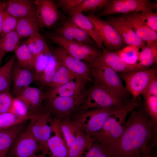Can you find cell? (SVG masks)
<instances>
[{"mask_svg":"<svg viewBox=\"0 0 157 157\" xmlns=\"http://www.w3.org/2000/svg\"><path fill=\"white\" fill-rule=\"evenodd\" d=\"M58 123L68 150L76 138L80 124L68 119L58 120Z\"/></svg>","mask_w":157,"mask_h":157,"instance_id":"83f0119b","label":"cell"},{"mask_svg":"<svg viewBox=\"0 0 157 157\" xmlns=\"http://www.w3.org/2000/svg\"><path fill=\"white\" fill-rule=\"evenodd\" d=\"M36 16L42 27H50L61 17L60 13L53 2L50 0H35Z\"/></svg>","mask_w":157,"mask_h":157,"instance_id":"5bb4252c","label":"cell"},{"mask_svg":"<svg viewBox=\"0 0 157 157\" xmlns=\"http://www.w3.org/2000/svg\"><path fill=\"white\" fill-rule=\"evenodd\" d=\"M45 155L41 153L40 154L35 155L31 157H45Z\"/></svg>","mask_w":157,"mask_h":157,"instance_id":"f907efd6","label":"cell"},{"mask_svg":"<svg viewBox=\"0 0 157 157\" xmlns=\"http://www.w3.org/2000/svg\"><path fill=\"white\" fill-rule=\"evenodd\" d=\"M140 49L135 46L129 45L115 51L126 64L135 65L138 63Z\"/></svg>","mask_w":157,"mask_h":157,"instance_id":"836d02e7","label":"cell"},{"mask_svg":"<svg viewBox=\"0 0 157 157\" xmlns=\"http://www.w3.org/2000/svg\"><path fill=\"white\" fill-rule=\"evenodd\" d=\"M52 118L49 113L44 108L40 111L39 115L30 120L28 125L32 135L41 147L45 155L49 154L47 142L51 137L52 129L49 123Z\"/></svg>","mask_w":157,"mask_h":157,"instance_id":"30bf717a","label":"cell"},{"mask_svg":"<svg viewBox=\"0 0 157 157\" xmlns=\"http://www.w3.org/2000/svg\"><path fill=\"white\" fill-rule=\"evenodd\" d=\"M18 97L28 105L30 112L37 113L41 107L43 101L45 100V93L34 87H29L23 91Z\"/></svg>","mask_w":157,"mask_h":157,"instance_id":"484cf974","label":"cell"},{"mask_svg":"<svg viewBox=\"0 0 157 157\" xmlns=\"http://www.w3.org/2000/svg\"><path fill=\"white\" fill-rule=\"evenodd\" d=\"M4 3L5 11L17 19L36 14L34 1L10 0Z\"/></svg>","mask_w":157,"mask_h":157,"instance_id":"7402d4cb","label":"cell"},{"mask_svg":"<svg viewBox=\"0 0 157 157\" xmlns=\"http://www.w3.org/2000/svg\"><path fill=\"white\" fill-rule=\"evenodd\" d=\"M86 91L69 97H58L46 100L44 108L51 117L58 120L68 119L80 124L87 110L85 104Z\"/></svg>","mask_w":157,"mask_h":157,"instance_id":"7a4b0ae2","label":"cell"},{"mask_svg":"<svg viewBox=\"0 0 157 157\" xmlns=\"http://www.w3.org/2000/svg\"><path fill=\"white\" fill-rule=\"evenodd\" d=\"M157 8V3L149 0H112L98 17L117 14H124L151 11Z\"/></svg>","mask_w":157,"mask_h":157,"instance_id":"9c48e42d","label":"cell"},{"mask_svg":"<svg viewBox=\"0 0 157 157\" xmlns=\"http://www.w3.org/2000/svg\"><path fill=\"white\" fill-rule=\"evenodd\" d=\"M70 18L74 23L88 35L96 43L97 46L102 49L103 40L97 29L92 22L82 13L69 11Z\"/></svg>","mask_w":157,"mask_h":157,"instance_id":"603a6c76","label":"cell"},{"mask_svg":"<svg viewBox=\"0 0 157 157\" xmlns=\"http://www.w3.org/2000/svg\"><path fill=\"white\" fill-rule=\"evenodd\" d=\"M38 114L29 117L17 116L10 112L0 114V130L8 129L35 118Z\"/></svg>","mask_w":157,"mask_h":157,"instance_id":"8d00e7d4","label":"cell"},{"mask_svg":"<svg viewBox=\"0 0 157 157\" xmlns=\"http://www.w3.org/2000/svg\"><path fill=\"white\" fill-rule=\"evenodd\" d=\"M25 43L35 57L40 54L51 53L50 48L39 32L29 37Z\"/></svg>","mask_w":157,"mask_h":157,"instance_id":"f546056e","label":"cell"},{"mask_svg":"<svg viewBox=\"0 0 157 157\" xmlns=\"http://www.w3.org/2000/svg\"><path fill=\"white\" fill-rule=\"evenodd\" d=\"M112 1L110 0H83L78 5L69 11L82 13L83 12L105 8Z\"/></svg>","mask_w":157,"mask_h":157,"instance_id":"74e56055","label":"cell"},{"mask_svg":"<svg viewBox=\"0 0 157 157\" xmlns=\"http://www.w3.org/2000/svg\"><path fill=\"white\" fill-rule=\"evenodd\" d=\"M152 148L151 147H147L144 149L141 152L142 157H157Z\"/></svg>","mask_w":157,"mask_h":157,"instance_id":"c3c4849f","label":"cell"},{"mask_svg":"<svg viewBox=\"0 0 157 157\" xmlns=\"http://www.w3.org/2000/svg\"><path fill=\"white\" fill-rule=\"evenodd\" d=\"M58 62L57 68L49 86L51 88H58L69 81L79 77L66 67Z\"/></svg>","mask_w":157,"mask_h":157,"instance_id":"4dcf8cb0","label":"cell"},{"mask_svg":"<svg viewBox=\"0 0 157 157\" xmlns=\"http://www.w3.org/2000/svg\"><path fill=\"white\" fill-rule=\"evenodd\" d=\"M49 123L54 135L47 142L49 155L50 157H66L68 150L59 125L58 119L52 117Z\"/></svg>","mask_w":157,"mask_h":157,"instance_id":"d6986e66","label":"cell"},{"mask_svg":"<svg viewBox=\"0 0 157 157\" xmlns=\"http://www.w3.org/2000/svg\"><path fill=\"white\" fill-rule=\"evenodd\" d=\"M122 17L144 41H157V33L148 27L137 15L136 13L124 14Z\"/></svg>","mask_w":157,"mask_h":157,"instance_id":"44dd1931","label":"cell"},{"mask_svg":"<svg viewBox=\"0 0 157 157\" xmlns=\"http://www.w3.org/2000/svg\"><path fill=\"white\" fill-rule=\"evenodd\" d=\"M9 152L14 157H31L42 150L27 126L16 138Z\"/></svg>","mask_w":157,"mask_h":157,"instance_id":"8fae6325","label":"cell"},{"mask_svg":"<svg viewBox=\"0 0 157 157\" xmlns=\"http://www.w3.org/2000/svg\"><path fill=\"white\" fill-rule=\"evenodd\" d=\"M137 15L149 28L157 33V13L151 11L136 13Z\"/></svg>","mask_w":157,"mask_h":157,"instance_id":"ee69618b","label":"cell"},{"mask_svg":"<svg viewBox=\"0 0 157 157\" xmlns=\"http://www.w3.org/2000/svg\"><path fill=\"white\" fill-rule=\"evenodd\" d=\"M88 65L94 84L127 97L128 92L117 72L107 65L95 61Z\"/></svg>","mask_w":157,"mask_h":157,"instance_id":"277c9868","label":"cell"},{"mask_svg":"<svg viewBox=\"0 0 157 157\" xmlns=\"http://www.w3.org/2000/svg\"><path fill=\"white\" fill-rule=\"evenodd\" d=\"M5 54L3 53L2 51L0 50V56H4Z\"/></svg>","mask_w":157,"mask_h":157,"instance_id":"db71d44e","label":"cell"},{"mask_svg":"<svg viewBox=\"0 0 157 157\" xmlns=\"http://www.w3.org/2000/svg\"><path fill=\"white\" fill-rule=\"evenodd\" d=\"M50 50L52 56L58 62L77 76L88 82L92 81L88 65L71 56L61 46Z\"/></svg>","mask_w":157,"mask_h":157,"instance_id":"7c38bea8","label":"cell"},{"mask_svg":"<svg viewBox=\"0 0 157 157\" xmlns=\"http://www.w3.org/2000/svg\"><path fill=\"white\" fill-rule=\"evenodd\" d=\"M134 157H142V156H141V154L140 155H138L137 156H135Z\"/></svg>","mask_w":157,"mask_h":157,"instance_id":"11a10c76","label":"cell"},{"mask_svg":"<svg viewBox=\"0 0 157 157\" xmlns=\"http://www.w3.org/2000/svg\"><path fill=\"white\" fill-rule=\"evenodd\" d=\"M17 62L21 66L34 71L35 57L24 43L20 45L15 51Z\"/></svg>","mask_w":157,"mask_h":157,"instance_id":"1f68e13d","label":"cell"},{"mask_svg":"<svg viewBox=\"0 0 157 157\" xmlns=\"http://www.w3.org/2000/svg\"><path fill=\"white\" fill-rule=\"evenodd\" d=\"M4 1H0V32L5 14Z\"/></svg>","mask_w":157,"mask_h":157,"instance_id":"681fc988","label":"cell"},{"mask_svg":"<svg viewBox=\"0 0 157 157\" xmlns=\"http://www.w3.org/2000/svg\"><path fill=\"white\" fill-rule=\"evenodd\" d=\"M85 104L87 110L92 108H106L130 111L138 104L136 99H128L126 97L94 83L86 91Z\"/></svg>","mask_w":157,"mask_h":157,"instance_id":"3957f363","label":"cell"},{"mask_svg":"<svg viewBox=\"0 0 157 157\" xmlns=\"http://www.w3.org/2000/svg\"><path fill=\"white\" fill-rule=\"evenodd\" d=\"M10 112L19 117H29L35 115L36 113H31L26 103L18 97L13 98Z\"/></svg>","mask_w":157,"mask_h":157,"instance_id":"ab89813d","label":"cell"},{"mask_svg":"<svg viewBox=\"0 0 157 157\" xmlns=\"http://www.w3.org/2000/svg\"><path fill=\"white\" fill-rule=\"evenodd\" d=\"M13 99L10 90L0 93V114L10 112Z\"/></svg>","mask_w":157,"mask_h":157,"instance_id":"f6af8a7d","label":"cell"},{"mask_svg":"<svg viewBox=\"0 0 157 157\" xmlns=\"http://www.w3.org/2000/svg\"><path fill=\"white\" fill-rule=\"evenodd\" d=\"M156 67L146 69L129 73H119L121 79L125 83L127 92L136 99L144 91L151 79L157 75Z\"/></svg>","mask_w":157,"mask_h":157,"instance_id":"ba28073f","label":"cell"},{"mask_svg":"<svg viewBox=\"0 0 157 157\" xmlns=\"http://www.w3.org/2000/svg\"><path fill=\"white\" fill-rule=\"evenodd\" d=\"M20 39L15 31L0 38V50L5 54L15 51L20 45Z\"/></svg>","mask_w":157,"mask_h":157,"instance_id":"d590c367","label":"cell"},{"mask_svg":"<svg viewBox=\"0 0 157 157\" xmlns=\"http://www.w3.org/2000/svg\"><path fill=\"white\" fill-rule=\"evenodd\" d=\"M131 112L122 135L108 147L110 157H134L141 154L144 147H154L151 142L156 143L157 133L143 106Z\"/></svg>","mask_w":157,"mask_h":157,"instance_id":"6da1fadb","label":"cell"},{"mask_svg":"<svg viewBox=\"0 0 157 157\" xmlns=\"http://www.w3.org/2000/svg\"><path fill=\"white\" fill-rule=\"evenodd\" d=\"M86 16L97 29L106 49L116 51L125 47L126 44L123 40L107 21L103 20L94 15Z\"/></svg>","mask_w":157,"mask_h":157,"instance_id":"4fadbf2b","label":"cell"},{"mask_svg":"<svg viewBox=\"0 0 157 157\" xmlns=\"http://www.w3.org/2000/svg\"><path fill=\"white\" fill-rule=\"evenodd\" d=\"M58 65V61L51 54L48 65L36 81L42 85L49 86L56 71Z\"/></svg>","mask_w":157,"mask_h":157,"instance_id":"f35d334b","label":"cell"},{"mask_svg":"<svg viewBox=\"0 0 157 157\" xmlns=\"http://www.w3.org/2000/svg\"><path fill=\"white\" fill-rule=\"evenodd\" d=\"M143 106L144 110L152 121L155 132L157 133V97L145 94Z\"/></svg>","mask_w":157,"mask_h":157,"instance_id":"e575fe53","label":"cell"},{"mask_svg":"<svg viewBox=\"0 0 157 157\" xmlns=\"http://www.w3.org/2000/svg\"><path fill=\"white\" fill-rule=\"evenodd\" d=\"M107 21L113 27L126 44L134 45L141 49L145 46V42L134 32L122 17H112Z\"/></svg>","mask_w":157,"mask_h":157,"instance_id":"ac0fdd59","label":"cell"},{"mask_svg":"<svg viewBox=\"0 0 157 157\" xmlns=\"http://www.w3.org/2000/svg\"><path fill=\"white\" fill-rule=\"evenodd\" d=\"M41 27L35 14L18 19L15 31L21 39L39 32Z\"/></svg>","mask_w":157,"mask_h":157,"instance_id":"d4e9b609","label":"cell"},{"mask_svg":"<svg viewBox=\"0 0 157 157\" xmlns=\"http://www.w3.org/2000/svg\"><path fill=\"white\" fill-rule=\"evenodd\" d=\"M18 19L9 15L5 11L0 32V38L15 31Z\"/></svg>","mask_w":157,"mask_h":157,"instance_id":"b9f144b4","label":"cell"},{"mask_svg":"<svg viewBox=\"0 0 157 157\" xmlns=\"http://www.w3.org/2000/svg\"><path fill=\"white\" fill-rule=\"evenodd\" d=\"M16 58L15 55L13 56L6 64L0 67V93L10 90L12 81V68Z\"/></svg>","mask_w":157,"mask_h":157,"instance_id":"d6a6232c","label":"cell"},{"mask_svg":"<svg viewBox=\"0 0 157 157\" xmlns=\"http://www.w3.org/2000/svg\"><path fill=\"white\" fill-rule=\"evenodd\" d=\"M88 82L80 77H77L56 88L50 89L44 93L45 100L58 97H69L78 94L83 90Z\"/></svg>","mask_w":157,"mask_h":157,"instance_id":"ffe728a7","label":"cell"},{"mask_svg":"<svg viewBox=\"0 0 157 157\" xmlns=\"http://www.w3.org/2000/svg\"><path fill=\"white\" fill-rule=\"evenodd\" d=\"M146 43L140 51L138 63L142 67L148 69L157 62V41Z\"/></svg>","mask_w":157,"mask_h":157,"instance_id":"f1b7e54d","label":"cell"},{"mask_svg":"<svg viewBox=\"0 0 157 157\" xmlns=\"http://www.w3.org/2000/svg\"><path fill=\"white\" fill-rule=\"evenodd\" d=\"M56 34L67 40L77 42L93 46L97 45L70 18L65 21L57 30Z\"/></svg>","mask_w":157,"mask_h":157,"instance_id":"e0dca14e","label":"cell"},{"mask_svg":"<svg viewBox=\"0 0 157 157\" xmlns=\"http://www.w3.org/2000/svg\"><path fill=\"white\" fill-rule=\"evenodd\" d=\"M4 56H0V67L1 66V63L2 59Z\"/></svg>","mask_w":157,"mask_h":157,"instance_id":"f5cc1de1","label":"cell"},{"mask_svg":"<svg viewBox=\"0 0 157 157\" xmlns=\"http://www.w3.org/2000/svg\"><path fill=\"white\" fill-rule=\"evenodd\" d=\"M26 122L0 130V157H6L15 140L24 129Z\"/></svg>","mask_w":157,"mask_h":157,"instance_id":"cb8c5ba5","label":"cell"},{"mask_svg":"<svg viewBox=\"0 0 157 157\" xmlns=\"http://www.w3.org/2000/svg\"><path fill=\"white\" fill-rule=\"evenodd\" d=\"M94 141V138L80 128L75 141L68 149L66 157H83Z\"/></svg>","mask_w":157,"mask_h":157,"instance_id":"4316f807","label":"cell"},{"mask_svg":"<svg viewBox=\"0 0 157 157\" xmlns=\"http://www.w3.org/2000/svg\"><path fill=\"white\" fill-rule=\"evenodd\" d=\"M47 37L55 43L63 47L71 56L76 59L92 63L101 53L94 47L76 41L65 40L55 34H45Z\"/></svg>","mask_w":157,"mask_h":157,"instance_id":"5b68a950","label":"cell"},{"mask_svg":"<svg viewBox=\"0 0 157 157\" xmlns=\"http://www.w3.org/2000/svg\"><path fill=\"white\" fill-rule=\"evenodd\" d=\"M94 61L103 64L119 73H129L146 69L139 63L135 65L126 64L119 57L115 51L107 50L105 48L101 56Z\"/></svg>","mask_w":157,"mask_h":157,"instance_id":"9a60e30c","label":"cell"},{"mask_svg":"<svg viewBox=\"0 0 157 157\" xmlns=\"http://www.w3.org/2000/svg\"><path fill=\"white\" fill-rule=\"evenodd\" d=\"M51 55V53L42 54L35 57L34 67L35 81L48 65Z\"/></svg>","mask_w":157,"mask_h":157,"instance_id":"7bdbcfd3","label":"cell"},{"mask_svg":"<svg viewBox=\"0 0 157 157\" xmlns=\"http://www.w3.org/2000/svg\"><path fill=\"white\" fill-rule=\"evenodd\" d=\"M83 157H110L107 146L94 141Z\"/></svg>","mask_w":157,"mask_h":157,"instance_id":"60d3db41","label":"cell"},{"mask_svg":"<svg viewBox=\"0 0 157 157\" xmlns=\"http://www.w3.org/2000/svg\"><path fill=\"white\" fill-rule=\"evenodd\" d=\"M128 114L124 113L110 117L102 128L91 137L95 141L108 147L117 141L123 134L125 121Z\"/></svg>","mask_w":157,"mask_h":157,"instance_id":"8992f818","label":"cell"},{"mask_svg":"<svg viewBox=\"0 0 157 157\" xmlns=\"http://www.w3.org/2000/svg\"><path fill=\"white\" fill-rule=\"evenodd\" d=\"M12 74L13 83V92L16 97L35 81L34 71L21 66L16 60L13 66Z\"/></svg>","mask_w":157,"mask_h":157,"instance_id":"2e32d148","label":"cell"},{"mask_svg":"<svg viewBox=\"0 0 157 157\" xmlns=\"http://www.w3.org/2000/svg\"><path fill=\"white\" fill-rule=\"evenodd\" d=\"M130 111L106 108H92L87 110L81 119L80 128L86 134L91 136L100 130L110 117Z\"/></svg>","mask_w":157,"mask_h":157,"instance_id":"52a82bcc","label":"cell"},{"mask_svg":"<svg viewBox=\"0 0 157 157\" xmlns=\"http://www.w3.org/2000/svg\"><path fill=\"white\" fill-rule=\"evenodd\" d=\"M83 0H60L58 5L64 11L69 12L72 8L78 5Z\"/></svg>","mask_w":157,"mask_h":157,"instance_id":"7dc6e473","label":"cell"},{"mask_svg":"<svg viewBox=\"0 0 157 157\" xmlns=\"http://www.w3.org/2000/svg\"><path fill=\"white\" fill-rule=\"evenodd\" d=\"M142 95L148 94L157 97V76H155L151 80Z\"/></svg>","mask_w":157,"mask_h":157,"instance_id":"bcb514c9","label":"cell"},{"mask_svg":"<svg viewBox=\"0 0 157 157\" xmlns=\"http://www.w3.org/2000/svg\"><path fill=\"white\" fill-rule=\"evenodd\" d=\"M6 157H14L13 155L10 152H8Z\"/></svg>","mask_w":157,"mask_h":157,"instance_id":"816d5d0a","label":"cell"}]
</instances>
